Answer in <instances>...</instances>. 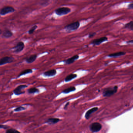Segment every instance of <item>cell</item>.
Here are the masks:
<instances>
[{"label": "cell", "instance_id": "ba28073f", "mask_svg": "<svg viewBox=\"0 0 133 133\" xmlns=\"http://www.w3.org/2000/svg\"><path fill=\"white\" fill-rule=\"evenodd\" d=\"M27 87H28L27 85H19V86H18L17 88H16L14 90L13 92L16 95H21V94L24 93V92L22 91V90L24 89L27 88Z\"/></svg>", "mask_w": 133, "mask_h": 133}, {"label": "cell", "instance_id": "cb8c5ba5", "mask_svg": "<svg viewBox=\"0 0 133 133\" xmlns=\"http://www.w3.org/2000/svg\"><path fill=\"white\" fill-rule=\"evenodd\" d=\"M25 109V108L23 107L19 106L16 108L14 110V111H15V112H19V111H22V110H24Z\"/></svg>", "mask_w": 133, "mask_h": 133}, {"label": "cell", "instance_id": "9c48e42d", "mask_svg": "<svg viewBox=\"0 0 133 133\" xmlns=\"http://www.w3.org/2000/svg\"><path fill=\"white\" fill-rule=\"evenodd\" d=\"M24 44L23 42H19L14 47V52L15 53H19L21 52L24 48Z\"/></svg>", "mask_w": 133, "mask_h": 133}, {"label": "cell", "instance_id": "7c38bea8", "mask_svg": "<svg viewBox=\"0 0 133 133\" xmlns=\"http://www.w3.org/2000/svg\"><path fill=\"white\" fill-rule=\"evenodd\" d=\"M60 121L61 120L59 118H50L46 120L45 123L49 124H53L57 123Z\"/></svg>", "mask_w": 133, "mask_h": 133}, {"label": "cell", "instance_id": "52a82bcc", "mask_svg": "<svg viewBox=\"0 0 133 133\" xmlns=\"http://www.w3.org/2000/svg\"><path fill=\"white\" fill-rule=\"evenodd\" d=\"M108 40V38L106 37H103L98 39H94L91 42V44L94 45H98L104 42H106Z\"/></svg>", "mask_w": 133, "mask_h": 133}, {"label": "cell", "instance_id": "5b68a950", "mask_svg": "<svg viewBox=\"0 0 133 133\" xmlns=\"http://www.w3.org/2000/svg\"><path fill=\"white\" fill-rule=\"evenodd\" d=\"M15 11L14 8L11 6H5L1 10V15H5L10 13H13Z\"/></svg>", "mask_w": 133, "mask_h": 133}, {"label": "cell", "instance_id": "d6986e66", "mask_svg": "<svg viewBox=\"0 0 133 133\" xmlns=\"http://www.w3.org/2000/svg\"><path fill=\"white\" fill-rule=\"evenodd\" d=\"M124 28L133 31V21L130 22L124 25Z\"/></svg>", "mask_w": 133, "mask_h": 133}, {"label": "cell", "instance_id": "8fae6325", "mask_svg": "<svg viewBox=\"0 0 133 133\" xmlns=\"http://www.w3.org/2000/svg\"><path fill=\"white\" fill-rule=\"evenodd\" d=\"M98 109V107H93V108H92V109H90L89 110H88L86 112L85 115V119H89L91 114L97 111Z\"/></svg>", "mask_w": 133, "mask_h": 133}, {"label": "cell", "instance_id": "ac0fdd59", "mask_svg": "<svg viewBox=\"0 0 133 133\" xmlns=\"http://www.w3.org/2000/svg\"><path fill=\"white\" fill-rule=\"evenodd\" d=\"M76 90V88L74 86H71V87H69L68 88L64 89L63 90L62 92L64 93H70L71 92L74 91Z\"/></svg>", "mask_w": 133, "mask_h": 133}, {"label": "cell", "instance_id": "83f0119b", "mask_svg": "<svg viewBox=\"0 0 133 133\" xmlns=\"http://www.w3.org/2000/svg\"><path fill=\"white\" fill-rule=\"evenodd\" d=\"M69 104H70V102H67L66 103L65 106L64 107V109H66L67 107H68V105H69Z\"/></svg>", "mask_w": 133, "mask_h": 133}, {"label": "cell", "instance_id": "2e32d148", "mask_svg": "<svg viewBox=\"0 0 133 133\" xmlns=\"http://www.w3.org/2000/svg\"><path fill=\"white\" fill-rule=\"evenodd\" d=\"M125 54H126V53L124 52H119L109 54L108 55V56L110 57H116L120 56H124Z\"/></svg>", "mask_w": 133, "mask_h": 133}, {"label": "cell", "instance_id": "4316f807", "mask_svg": "<svg viewBox=\"0 0 133 133\" xmlns=\"http://www.w3.org/2000/svg\"><path fill=\"white\" fill-rule=\"evenodd\" d=\"M128 8L130 9H133V3L130 4L128 6Z\"/></svg>", "mask_w": 133, "mask_h": 133}, {"label": "cell", "instance_id": "6da1fadb", "mask_svg": "<svg viewBox=\"0 0 133 133\" xmlns=\"http://www.w3.org/2000/svg\"><path fill=\"white\" fill-rule=\"evenodd\" d=\"M118 86L109 87L105 89L103 92V95L105 97H109L116 93L117 91Z\"/></svg>", "mask_w": 133, "mask_h": 133}, {"label": "cell", "instance_id": "4fadbf2b", "mask_svg": "<svg viewBox=\"0 0 133 133\" xmlns=\"http://www.w3.org/2000/svg\"><path fill=\"white\" fill-rule=\"evenodd\" d=\"M56 70L55 69H52L45 71L44 73V75L46 77H52L54 76L56 74Z\"/></svg>", "mask_w": 133, "mask_h": 133}, {"label": "cell", "instance_id": "7a4b0ae2", "mask_svg": "<svg viewBox=\"0 0 133 133\" xmlns=\"http://www.w3.org/2000/svg\"><path fill=\"white\" fill-rule=\"evenodd\" d=\"M71 10L68 7H61L57 8L55 10V13L59 16L65 15L71 12Z\"/></svg>", "mask_w": 133, "mask_h": 133}, {"label": "cell", "instance_id": "d4e9b609", "mask_svg": "<svg viewBox=\"0 0 133 133\" xmlns=\"http://www.w3.org/2000/svg\"><path fill=\"white\" fill-rule=\"evenodd\" d=\"M9 127L8 126H6V125H3V124H1L0 125V128H3L4 129H7L8 128H9Z\"/></svg>", "mask_w": 133, "mask_h": 133}, {"label": "cell", "instance_id": "e0dca14e", "mask_svg": "<svg viewBox=\"0 0 133 133\" xmlns=\"http://www.w3.org/2000/svg\"><path fill=\"white\" fill-rule=\"evenodd\" d=\"M77 75L76 74H70L68 75L65 78V81L66 82L70 81L71 80H73L74 78L77 77Z\"/></svg>", "mask_w": 133, "mask_h": 133}, {"label": "cell", "instance_id": "30bf717a", "mask_svg": "<svg viewBox=\"0 0 133 133\" xmlns=\"http://www.w3.org/2000/svg\"><path fill=\"white\" fill-rule=\"evenodd\" d=\"M79 58V56L78 55H75L73 56L72 57L64 61V63L65 64H71L73 63H74L75 61L77 60V59Z\"/></svg>", "mask_w": 133, "mask_h": 133}, {"label": "cell", "instance_id": "3957f363", "mask_svg": "<svg viewBox=\"0 0 133 133\" xmlns=\"http://www.w3.org/2000/svg\"><path fill=\"white\" fill-rule=\"evenodd\" d=\"M80 24L79 22H75L67 25L65 27V29L67 31H71L77 30L80 27Z\"/></svg>", "mask_w": 133, "mask_h": 133}, {"label": "cell", "instance_id": "f1b7e54d", "mask_svg": "<svg viewBox=\"0 0 133 133\" xmlns=\"http://www.w3.org/2000/svg\"><path fill=\"white\" fill-rule=\"evenodd\" d=\"M127 43H133V40H130L127 42Z\"/></svg>", "mask_w": 133, "mask_h": 133}, {"label": "cell", "instance_id": "603a6c76", "mask_svg": "<svg viewBox=\"0 0 133 133\" xmlns=\"http://www.w3.org/2000/svg\"><path fill=\"white\" fill-rule=\"evenodd\" d=\"M6 132L7 133H20V131H18L17 130H15L14 129H10L8 130H7L6 131Z\"/></svg>", "mask_w": 133, "mask_h": 133}, {"label": "cell", "instance_id": "484cf974", "mask_svg": "<svg viewBox=\"0 0 133 133\" xmlns=\"http://www.w3.org/2000/svg\"><path fill=\"white\" fill-rule=\"evenodd\" d=\"M96 35L95 32H92V33H91V34H89V38H92L95 35Z\"/></svg>", "mask_w": 133, "mask_h": 133}, {"label": "cell", "instance_id": "44dd1931", "mask_svg": "<svg viewBox=\"0 0 133 133\" xmlns=\"http://www.w3.org/2000/svg\"><path fill=\"white\" fill-rule=\"evenodd\" d=\"M39 89L35 88H31L29 89L28 90V92L29 93H31V94L39 92Z\"/></svg>", "mask_w": 133, "mask_h": 133}, {"label": "cell", "instance_id": "9a60e30c", "mask_svg": "<svg viewBox=\"0 0 133 133\" xmlns=\"http://www.w3.org/2000/svg\"><path fill=\"white\" fill-rule=\"evenodd\" d=\"M37 56L36 54L31 55L29 56V57L26 58V61L28 63H31L34 62L36 59L37 58Z\"/></svg>", "mask_w": 133, "mask_h": 133}, {"label": "cell", "instance_id": "ffe728a7", "mask_svg": "<svg viewBox=\"0 0 133 133\" xmlns=\"http://www.w3.org/2000/svg\"><path fill=\"white\" fill-rule=\"evenodd\" d=\"M32 72V70L31 69H26V70H24L23 71H22L18 75V77L22 75H24L27 74H31Z\"/></svg>", "mask_w": 133, "mask_h": 133}, {"label": "cell", "instance_id": "7402d4cb", "mask_svg": "<svg viewBox=\"0 0 133 133\" xmlns=\"http://www.w3.org/2000/svg\"><path fill=\"white\" fill-rule=\"evenodd\" d=\"M38 28V26L36 25H34L33 27H32L30 30L29 31L28 33L29 35H31V34H32V33H34L35 31L36 30V29Z\"/></svg>", "mask_w": 133, "mask_h": 133}, {"label": "cell", "instance_id": "5bb4252c", "mask_svg": "<svg viewBox=\"0 0 133 133\" xmlns=\"http://www.w3.org/2000/svg\"><path fill=\"white\" fill-rule=\"evenodd\" d=\"M13 35V33L10 31L6 30V31H4V32H3V35H2V37L4 38H11V37H12Z\"/></svg>", "mask_w": 133, "mask_h": 133}, {"label": "cell", "instance_id": "277c9868", "mask_svg": "<svg viewBox=\"0 0 133 133\" xmlns=\"http://www.w3.org/2000/svg\"><path fill=\"white\" fill-rule=\"evenodd\" d=\"M102 128L101 124L98 122L92 123L89 126L90 130L92 132H97L99 131Z\"/></svg>", "mask_w": 133, "mask_h": 133}, {"label": "cell", "instance_id": "8992f818", "mask_svg": "<svg viewBox=\"0 0 133 133\" xmlns=\"http://www.w3.org/2000/svg\"><path fill=\"white\" fill-rule=\"evenodd\" d=\"M14 59L11 57L6 56L3 57L0 60V65L2 66L6 64L10 63L14 61Z\"/></svg>", "mask_w": 133, "mask_h": 133}]
</instances>
